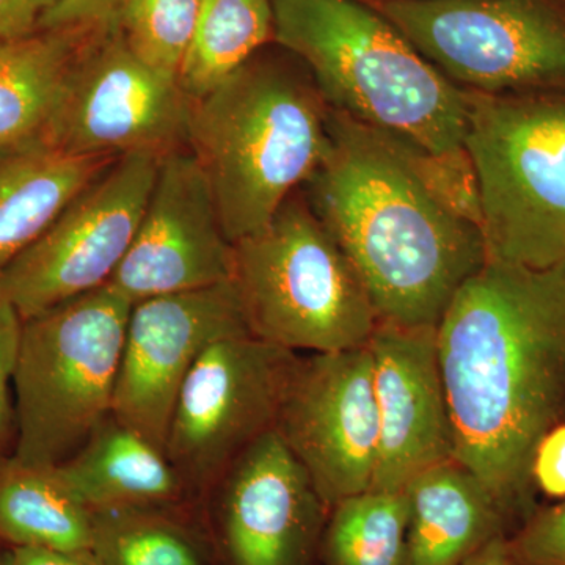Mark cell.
I'll list each match as a JSON object with an SVG mask.
<instances>
[{
	"label": "cell",
	"instance_id": "obj_14",
	"mask_svg": "<svg viewBox=\"0 0 565 565\" xmlns=\"http://www.w3.org/2000/svg\"><path fill=\"white\" fill-rule=\"evenodd\" d=\"M245 333L233 280L134 303L111 414L163 452L178 394L193 364L214 341Z\"/></svg>",
	"mask_w": 565,
	"mask_h": 565
},
{
	"label": "cell",
	"instance_id": "obj_8",
	"mask_svg": "<svg viewBox=\"0 0 565 565\" xmlns=\"http://www.w3.org/2000/svg\"><path fill=\"white\" fill-rule=\"evenodd\" d=\"M460 90L565 81V0H366Z\"/></svg>",
	"mask_w": 565,
	"mask_h": 565
},
{
	"label": "cell",
	"instance_id": "obj_13",
	"mask_svg": "<svg viewBox=\"0 0 565 565\" xmlns=\"http://www.w3.org/2000/svg\"><path fill=\"white\" fill-rule=\"evenodd\" d=\"M329 511L275 430L248 446L204 501L223 565H311Z\"/></svg>",
	"mask_w": 565,
	"mask_h": 565
},
{
	"label": "cell",
	"instance_id": "obj_4",
	"mask_svg": "<svg viewBox=\"0 0 565 565\" xmlns=\"http://www.w3.org/2000/svg\"><path fill=\"white\" fill-rule=\"evenodd\" d=\"M329 141V106L289 52L259 51L191 104L188 148L233 244L267 225L307 184Z\"/></svg>",
	"mask_w": 565,
	"mask_h": 565
},
{
	"label": "cell",
	"instance_id": "obj_30",
	"mask_svg": "<svg viewBox=\"0 0 565 565\" xmlns=\"http://www.w3.org/2000/svg\"><path fill=\"white\" fill-rule=\"evenodd\" d=\"M44 0H0V43L39 32Z\"/></svg>",
	"mask_w": 565,
	"mask_h": 565
},
{
	"label": "cell",
	"instance_id": "obj_31",
	"mask_svg": "<svg viewBox=\"0 0 565 565\" xmlns=\"http://www.w3.org/2000/svg\"><path fill=\"white\" fill-rule=\"evenodd\" d=\"M13 565H104L93 550L50 552V550H10Z\"/></svg>",
	"mask_w": 565,
	"mask_h": 565
},
{
	"label": "cell",
	"instance_id": "obj_11",
	"mask_svg": "<svg viewBox=\"0 0 565 565\" xmlns=\"http://www.w3.org/2000/svg\"><path fill=\"white\" fill-rule=\"evenodd\" d=\"M161 156L115 159L0 274V294L22 321L107 285L131 247Z\"/></svg>",
	"mask_w": 565,
	"mask_h": 565
},
{
	"label": "cell",
	"instance_id": "obj_20",
	"mask_svg": "<svg viewBox=\"0 0 565 565\" xmlns=\"http://www.w3.org/2000/svg\"><path fill=\"white\" fill-rule=\"evenodd\" d=\"M95 514L58 473L57 465L0 457V544L9 550L93 548Z\"/></svg>",
	"mask_w": 565,
	"mask_h": 565
},
{
	"label": "cell",
	"instance_id": "obj_17",
	"mask_svg": "<svg viewBox=\"0 0 565 565\" xmlns=\"http://www.w3.org/2000/svg\"><path fill=\"white\" fill-rule=\"evenodd\" d=\"M404 490V565H462L487 542L512 534L486 487L456 459L427 468Z\"/></svg>",
	"mask_w": 565,
	"mask_h": 565
},
{
	"label": "cell",
	"instance_id": "obj_3",
	"mask_svg": "<svg viewBox=\"0 0 565 565\" xmlns=\"http://www.w3.org/2000/svg\"><path fill=\"white\" fill-rule=\"evenodd\" d=\"M274 39L330 109L437 161H467L468 93L366 0H273Z\"/></svg>",
	"mask_w": 565,
	"mask_h": 565
},
{
	"label": "cell",
	"instance_id": "obj_12",
	"mask_svg": "<svg viewBox=\"0 0 565 565\" xmlns=\"http://www.w3.org/2000/svg\"><path fill=\"white\" fill-rule=\"evenodd\" d=\"M275 433L327 508L373 490L379 415L370 345L297 356Z\"/></svg>",
	"mask_w": 565,
	"mask_h": 565
},
{
	"label": "cell",
	"instance_id": "obj_19",
	"mask_svg": "<svg viewBox=\"0 0 565 565\" xmlns=\"http://www.w3.org/2000/svg\"><path fill=\"white\" fill-rule=\"evenodd\" d=\"M118 158H82L40 140L0 152V274Z\"/></svg>",
	"mask_w": 565,
	"mask_h": 565
},
{
	"label": "cell",
	"instance_id": "obj_25",
	"mask_svg": "<svg viewBox=\"0 0 565 565\" xmlns=\"http://www.w3.org/2000/svg\"><path fill=\"white\" fill-rule=\"evenodd\" d=\"M202 7L203 0H121L114 28L141 62L178 77Z\"/></svg>",
	"mask_w": 565,
	"mask_h": 565
},
{
	"label": "cell",
	"instance_id": "obj_1",
	"mask_svg": "<svg viewBox=\"0 0 565 565\" xmlns=\"http://www.w3.org/2000/svg\"><path fill=\"white\" fill-rule=\"evenodd\" d=\"M437 352L455 459L514 533L537 509V446L565 423V259H487L437 323Z\"/></svg>",
	"mask_w": 565,
	"mask_h": 565
},
{
	"label": "cell",
	"instance_id": "obj_16",
	"mask_svg": "<svg viewBox=\"0 0 565 565\" xmlns=\"http://www.w3.org/2000/svg\"><path fill=\"white\" fill-rule=\"evenodd\" d=\"M367 345L379 415L373 490L403 492L416 475L455 459L437 327L379 322Z\"/></svg>",
	"mask_w": 565,
	"mask_h": 565
},
{
	"label": "cell",
	"instance_id": "obj_23",
	"mask_svg": "<svg viewBox=\"0 0 565 565\" xmlns=\"http://www.w3.org/2000/svg\"><path fill=\"white\" fill-rule=\"evenodd\" d=\"M274 39L273 0H203L178 79L191 102L202 98Z\"/></svg>",
	"mask_w": 565,
	"mask_h": 565
},
{
	"label": "cell",
	"instance_id": "obj_2",
	"mask_svg": "<svg viewBox=\"0 0 565 565\" xmlns=\"http://www.w3.org/2000/svg\"><path fill=\"white\" fill-rule=\"evenodd\" d=\"M329 150L305 184L379 322L437 327L487 262L468 166L424 158L329 107Z\"/></svg>",
	"mask_w": 565,
	"mask_h": 565
},
{
	"label": "cell",
	"instance_id": "obj_5",
	"mask_svg": "<svg viewBox=\"0 0 565 565\" xmlns=\"http://www.w3.org/2000/svg\"><path fill=\"white\" fill-rule=\"evenodd\" d=\"M463 147L487 259L534 269L563 262L565 81L501 95L468 93Z\"/></svg>",
	"mask_w": 565,
	"mask_h": 565
},
{
	"label": "cell",
	"instance_id": "obj_33",
	"mask_svg": "<svg viewBox=\"0 0 565 565\" xmlns=\"http://www.w3.org/2000/svg\"><path fill=\"white\" fill-rule=\"evenodd\" d=\"M0 565H13L10 550H7V552H2V550H0Z\"/></svg>",
	"mask_w": 565,
	"mask_h": 565
},
{
	"label": "cell",
	"instance_id": "obj_10",
	"mask_svg": "<svg viewBox=\"0 0 565 565\" xmlns=\"http://www.w3.org/2000/svg\"><path fill=\"white\" fill-rule=\"evenodd\" d=\"M191 104L178 77L141 62L111 25L71 63L44 141L82 158H162L188 148Z\"/></svg>",
	"mask_w": 565,
	"mask_h": 565
},
{
	"label": "cell",
	"instance_id": "obj_24",
	"mask_svg": "<svg viewBox=\"0 0 565 565\" xmlns=\"http://www.w3.org/2000/svg\"><path fill=\"white\" fill-rule=\"evenodd\" d=\"M408 500L403 492H367L330 508L323 527V565H404Z\"/></svg>",
	"mask_w": 565,
	"mask_h": 565
},
{
	"label": "cell",
	"instance_id": "obj_21",
	"mask_svg": "<svg viewBox=\"0 0 565 565\" xmlns=\"http://www.w3.org/2000/svg\"><path fill=\"white\" fill-rule=\"evenodd\" d=\"M93 32H36L0 43V152L44 140L63 82Z\"/></svg>",
	"mask_w": 565,
	"mask_h": 565
},
{
	"label": "cell",
	"instance_id": "obj_29",
	"mask_svg": "<svg viewBox=\"0 0 565 565\" xmlns=\"http://www.w3.org/2000/svg\"><path fill=\"white\" fill-rule=\"evenodd\" d=\"M535 489L550 498H565V423L545 435L533 462Z\"/></svg>",
	"mask_w": 565,
	"mask_h": 565
},
{
	"label": "cell",
	"instance_id": "obj_6",
	"mask_svg": "<svg viewBox=\"0 0 565 565\" xmlns=\"http://www.w3.org/2000/svg\"><path fill=\"white\" fill-rule=\"evenodd\" d=\"M233 282L248 333L296 353L364 348L379 323L355 266L297 191L234 244Z\"/></svg>",
	"mask_w": 565,
	"mask_h": 565
},
{
	"label": "cell",
	"instance_id": "obj_27",
	"mask_svg": "<svg viewBox=\"0 0 565 565\" xmlns=\"http://www.w3.org/2000/svg\"><path fill=\"white\" fill-rule=\"evenodd\" d=\"M22 318L0 294V457L13 455L17 444L13 375L20 352Z\"/></svg>",
	"mask_w": 565,
	"mask_h": 565
},
{
	"label": "cell",
	"instance_id": "obj_28",
	"mask_svg": "<svg viewBox=\"0 0 565 565\" xmlns=\"http://www.w3.org/2000/svg\"><path fill=\"white\" fill-rule=\"evenodd\" d=\"M121 0H44L39 32H96L114 25Z\"/></svg>",
	"mask_w": 565,
	"mask_h": 565
},
{
	"label": "cell",
	"instance_id": "obj_22",
	"mask_svg": "<svg viewBox=\"0 0 565 565\" xmlns=\"http://www.w3.org/2000/svg\"><path fill=\"white\" fill-rule=\"evenodd\" d=\"M92 550L104 565H223L195 505L95 512Z\"/></svg>",
	"mask_w": 565,
	"mask_h": 565
},
{
	"label": "cell",
	"instance_id": "obj_7",
	"mask_svg": "<svg viewBox=\"0 0 565 565\" xmlns=\"http://www.w3.org/2000/svg\"><path fill=\"white\" fill-rule=\"evenodd\" d=\"M132 305L107 282L22 321L13 456L61 465L111 415Z\"/></svg>",
	"mask_w": 565,
	"mask_h": 565
},
{
	"label": "cell",
	"instance_id": "obj_32",
	"mask_svg": "<svg viewBox=\"0 0 565 565\" xmlns=\"http://www.w3.org/2000/svg\"><path fill=\"white\" fill-rule=\"evenodd\" d=\"M462 565H516L511 548H509L508 535H498L487 542Z\"/></svg>",
	"mask_w": 565,
	"mask_h": 565
},
{
	"label": "cell",
	"instance_id": "obj_26",
	"mask_svg": "<svg viewBox=\"0 0 565 565\" xmlns=\"http://www.w3.org/2000/svg\"><path fill=\"white\" fill-rule=\"evenodd\" d=\"M508 541L516 565H565V498L535 509Z\"/></svg>",
	"mask_w": 565,
	"mask_h": 565
},
{
	"label": "cell",
	"instance_id": "obj_15",
	"mask_svg": "<svg viewBox=\"0 0 565 565\" xmlns=\"http://www.w3.org/2000/svg\"><path fill=\"white\" fill-rule=\"evenodd\" d=\"M234 244L189 148L162 156L131 247L110 286L132 303L232 281Z\"/></svg>",
	"mask_w": 565,
	"mask_h": 565
},
{
	"label": "cell",
	"instance_id": "obj_18",
	"mask_svg": "<svg viewBox=\"0 0 565 565\" xmlns=\"http://www.w3.org/2000/svg\"><path fill=\"white\" fill-rule=\"evenodd\" d=\"M71 492L95 512L128 508H202L161 449L107 416L84 446L57 465Z\"/></svg>",
	"mask_w": 565,
	"mask_h": 565
},
{
	"label": "cell",
	"instance_id": "obj_9",
	"mask_svg": "<svg viewBox=\"0 0 565 565\" xmlns=\"http://www.w3.org/2000/svg\"><path fill=\"white\" fill-rule=\"evenodd\" d=\"M297 356L245 333L214 341L193 364L163 452L203 509L234 460L275 429Z\"/></svg>",
	"mask_w": 565,
	"mask_h": 565
}]
</instances>
